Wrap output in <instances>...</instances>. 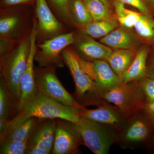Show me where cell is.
I'll list each match as a JSON object with an SVG mask.
<instances>
[{
  "mask_svg": "<svg viewBox=\"0 0 154 154\" xmlns=\"http://www.w3.org/2000/svg\"><path fill=\"white\" fill-rule=\"evenodd\" d=\"M146 77L154 79V51L148 57Z\"/></svg>",
  "mask_w": 154,
  "mask_h": 154,
  "instance_id": "cell-34",
  "label": "cell"
},
{
  "mask_svg": "<svg viewBox=\"0 0 154 154\" xmlns=\"http://www.w3.org/2000/svg\"><path fill=\"white\" fill-rule=\"evenodd\" d=\"M134 28L144 44L154 48V17L139 13Z\"/></svg>",
  "mask_w": 154,
  "mask_h": 154,
  "instance_id": "cell-22",
  "label": "cell"
},
{
  "mask_svg": "<svg viewBox=\"0 0 154 154\" xmlns=\"http://www.w3.org/2000/svg\"><path fill=\"white\" fill-rule=\"evenodd\" d=\"M76 124L85 145L94 154H108L112 145L118 142L119 133L110 127L83 117Z\"/></svg>",
  "mask_w": 154,
  "mask_h": 154,
  "instance_id": "cell-4",
  "label": "cell"
},
{
  "mask_svg": "<svg viewBox=\"0 0 154 154\" xmlns=\"http://www.w3.org/2000/svg\"><path fill=\"white\" fill-rule=\"evenodd\" d=\"M48 152L37 148L27 147L25 154H49Z\"/></svg>",
  "mask_w": 154,
  "mask_h": 154,
  "instance_id": "cell-36",
  "label": "cell"
},
{
  "mask_svg": "<svg viewBox=\"0 0 154 154\" xmlns=\"http://www.w3.org/2000/svg\"><path fill=\"white\" fill-rule=\"evenodd\" d=\"M146 96V103L154 102V79L148 77L138 80Z\"/></svg>",
  "mask_w": 154,
  "mask_h": 154,
  "instance_id": "cell-28",
  "label": "cell"
},
{
  "mask_svg": "<svg viewBox=\"0 0 154 154\" xmlns=\"http://www.w3.org/2000/svg\"><path fill=\"white\" fill-rule=\"evenodd\" d=\"M30 32L26 33L14 48L0 57V75L17 102H19L20 82L28 64L30 48Z\"/></svg>",
  "mask_w": 154,
  "mask_h": 154,
  "instance_id": "cell-1",
  "label": "cell"
},
{
  "mask_svg": "<svg viewBox=\"0 0 154 154\" xmlns=\"http://www.w3.org/2000/svg\"><path fill=\"white\" fill-rule=\"evenodd\" d=\"M125 4L134 7L140 13L154 17V14L146 2L145 0H117Z\"/></svg>",
  "mask_w": 154,
  "mask_h": 154,
  "instance_id": "cell-29",
  "label": "cell"
},
{
  "mask_svg": "<svg viewBox=\"0 0 154 154\" xmlns=\"http://www.w3.org/2000/svg\"><path fill=\"white\" fill-rule=\"evenodd\" d=\"M56 119H39L28 139L27 147L37 148L51 153Z\"/></svg>",
  "mask_w": 154,
  "mask_h": 154,
  "instance_id": "cell-16",
  "label": "cell"
},
{
  "mask_svg": "<svg viewBox=\"0 0 154 154\" xmlns=\"http://www.w3.org/2000/svg\"><path fill=\"white\" fill-rule=\"evenodd\" d=\"M137 50L132 49H115L106 61L116 74L122 79L134 60Z\"/></svg>",
  "mask_w": 154,
  "mask_h": 154,
  "instance_id": "cell-20",
  "label": "cell"
},
{
  "mask_svg": "<svg viewBox=\"0 0 154 154\" xmlns=\"http://www.w3.org/2000/svg\"><path fill=\"white\" fill-rule=\"evenodd\" d=\"M58 16L66 24L72 23L70 16V0H51Z\"/></svg>",
  "mask_w": 154,
  "mask_h": 154,
  "instance_id": "cell-27",
  "label": "cell"
},
{
  "mask_svg": "<svg viewBox=\"0 0 154 154\" xmlns=\"http://www.w3.org/2000/svg\"><path fill=\"white\" fill-rule=\"evenodd\" d=\"M32 0H2V5L3 8H6L29 3Z\"/></svg>",
  "mask_w": 154,
  "mask_h": 154,
  "instance_id": "cell-35",
  "label": "cell"
},
{
  "mask_svg": "<svg viewBox=\"0 0 154 154\" xmlns=\"http://www.w3.org/2000/svg\"><path fill=\"white\" fill-rule=\"evenodd\" d=\"M79 114L80 117H85L110 127L119 134L127 119L118 107L115 105H109L108 103L93 110L84 107L80 110Z\"/></svg>",
  "mask_w": 154,
  "mask_h": 154,
  "instance_id": "cell-13",
  "label": "cell"
},
{
  "mask_svg": "<svg viewBox=\"0 0 154 154\" xmlns=\"http://www.w3.org/2000/svg\"><path fill=\"white\" fill-rule=\"evenodd\" d=\"M75 35V32L65 33L38 44L34 60L37 62L39 67H63L65 63L62 52L65 48L73 44Z\"/></svg>",
  "mask_w": 154,
  "mask_h": 154,
  "instance_id": "cell-7",
  "label": "cell"
},
{
  "mask_svg": "<svg viewBox=\"0 0 154 154\" xmlns=\"http://www.w3.org/2000/svg\"><path fill=\"white\" fill-rule=\"evenodd\" d=\"M150 46L143 44L137 50L133 61L122 79V82L127 83L138 81L146 77L148 57Z\"/></svg>",
  "mask_w": 154,
  "mask_h": 154,
  "instance_id": "cell-19",
  "label": "cell"
},
{
  "mask_svg": "<svg viewBox=\"0 0 154 154\" xmlns=\"http://www.w3.org/2000/svg\"><path fill=\"white\" fill-rule=\"evenodd\" d=\"M39 118L30 116L26 110L19 111L9 120L7 127L0 132V143L7 141H22L28 138Z\"/></svg>",
  "mask_w": 154,
  "mask_h": 154,
  "instance_id": "cell-12",
  "label": "cell"
},
{
  "mask_svg": "<svg viewBox=\"0 0 154 154\" xmlns=\"http://www.w3.org/2000/svg\"><path fill=\"white\" fill-rule=\"evenodd\" d=\"M69 10L72 22L80 29L93 22L91 14L83 0H70Z\"/></svg>",
  "mask_w": 154,
  "mask_h": 154,
  "instance_id": "cell-24",
  "label": "cell"
},
{
  "mask_svg": "<svg viewBox=\"0 0 154 154\" xmlns=\"http://www.w3.org/2000/svg\"><path fill=\"white\" fill-rule=\"evenodd\" d=\"M100 42L111 48L137 50L144 43L135 31L119 26L107 35L102 37Z\"/></svg>",
  "mask_w": 154,
  "mask_h": 154,
  "instance_id": "cell-17",
  "label": "cell"
},
{
  "mask_svg": "<svg viewBox=\"0 0 154 154\" xmlns=\"http://www.w3.org/2000/svg\"><path fill=\"white\" fill-rule=\"evenodd\" d=\"M72 45L79 56L90 61L106 60L113 51L110 47L81 32L75 34V42Z\"/></svg>",
  "mask_w": 154,
  "mask_h": 154,
  "instance_id": "cell-15",
  "label": "cell"
},
{
  "mask_svg": "<svg viewBox=\"0 0 154 154\" xmlns=\"http://www.w3.org/2000/svg\"><path fill=\"white\" fill-rule=\"evenodd\" d=\"M79 61L84 71L91 77L92 79L95 81L96 76L94 62L86 60L79 56Z\"/></svg>",
  "mask_w": 154,
  "mask_h": 154,
  "instance_id": "cell-32",
  "label": "cell"
},
{
  "mask_svg": "<svg viewBox=\"0 0 154 154\" xmlns=\"http://www.w3.org/2000/svg\"><path fill=\"white\" fill-rule=\"evenodd\" d=\"M101 2H102L105 5L107 6V7H110V4H109L108 0H100Z\"/></svg>",
  "mask_w": 154,
  "mask_h": 154,
  "instance_id": "cell-38",
  "label": "cell"
},
{
  "mask_svg": "<svg viewBox=\"0 0 154 154\" xmlns=\"http://www.w3.org/2000/svg\"><path fill=\"white\" fill-rule=\"evenodd\" d=\"M22 110L27 111L30 116L39 119H62L75 123L81 117L79 114L81 110L62 105L38 91Z\"/></svg>",
  "mask_w": 154,
  "mask_h": 154,
  "instance_id": "cell-6",
  "label": "cell"
},
{
  "mask_svg": "<svg viewBox=\"0 0 154 154\" xmlns=\"http://www.w3.org/2000/svg\"><path fill=\"white\" fill-rule=\"evenodd\" d=\"M102 100L104 103L114 104L127 119L140 112L146 103L143 89L139 81L120 83L102 94Z\"/></svg>",
  "mask_w": 154,
  "mask_h": 154,
  "instance_id": "cell-3",
  "label": "cell"
},
{
  "mask_svg": "<svg viewBox=\"0 0 154 154\" xmlns=\"http://www.w3.org/2000/svg\"><path fill=\"white\" fill-rule=\"evenodd\" d=\"M37 90L50 99L62 105L81 110L84 107L60 82L56 74V67H34Z\"/></svg>",
  "mask_w": 154,
  "mask_h": 154,
  "instance_id": "cell-5",
  "label": "cell"
},
{
  "mask_svg": "<svg viewBox=\"0 0 154 154\" xmlns=\"http://www.w3.org/2000/svg\"><path fill=\"white\" fill-rule=\"evenodd\" d=\"M117 19L93 21L80 29V32L93 38H102L119 26Z\"/></svg>",
  "mask_w": 154,
  "mask_h": 154,
  "instance_id": "cell-23",
  "label": "cell"
},
{
  "mask_svg": "<svg viewBox=\"0 0 154 154\" xmlns=\"http://www.w3.org/2000/svg\"><path fill=\"white\" fill-rule=\"evenodd\" d=\"M151 146L152 147H154V137H153L152 138V141H151Z\"/></svg>",
  "mask_w": 154,
  "mask_h": 154,
  "instance_id": "cell-39",
  "label": "cell"
},
{
  "mask_svg": "<svg viewBox=\"0 0 154 154\" xmlns=\"http://www.w3.org/2000/svg\"><path fill=\"white\" fill-rule=\"evenodd\" d=\"M91 14L93 21L111 20L116 19L112 15L109 7L100 0H83Z\"/></svg>",
  "mask_w": 154,
  "mask_h": 154,
  "instance_id": "cell-25",
  "label": "cell"
},
{
  "mask_svg": "<svg viewBox=\"0 0 154 154\" xmlns=\"http://www.w3.org/2000/svg\"><path fill=\"white\" fill-rule=\"evenodd\" d=\"M146 2L154 14V0H145Z\"/></svg>",
  "mask_w": 154,
  "mask_h": 154,
  "instance_id": "cell-37",
  "label": "cell"
},
{
  "mask_svg": "<svg viewBox=\"0 0 154 154\" xmlns=\"http://www.w3.org/2000/svg\"><path fill=\"white\" fill-rule=\"evenodd\" d=\"M37 30V20L36 18L34 17L30 32V48L28 64L20 82L21 94L19 102V111L38 92L36 85L34 66V57L37 49L36 45Z\"/></svg>",
  "mask_w": 154,
  "mask_h": 154,
  "instance_id": "cell-9",
  "label": "cell"
},
{
  "mask_svg": "<svg viewBox=\"0 0 154 154\" xmlns=\"http://www.w3.org/2000/svg\"><path fill=\"white\" fill-rule=\"evenodd\" d=\"M19 102L3 79L0 80V118L11 120L19 113Z\"/></svg>",
  "mask_w": 154,
  "mask_h": 154,
  "instance_id": "cell-21",
  "label": "cell"
},
{
  "mask_svg": "<svg viewBox=\"0 0 154 154\" xmlns=\"http://www.w3.org/2000/svg\"><path fill=\"white\" fill-rule=\"evenodd\" d=\"M125 5L124 3L120 1L114 0L113 5L117 18L124 17L128 14V10L125 8Z\"/></svg>",
  "mask_w": 154,
  "mask_h": 154,
  "instance_id": "cell-33",
  "label": "cell"
},
{
  "mask_svg": "<svg viewBox=\"0 0 154 154\" xmlns=\"http://www.w3.org/2000/svg\"><path fill=\"white\" fill-rule=\"evenodd\" d=\"M36 39L42 42L66 33L65 28L53 14L45 0H36Z\"/></svg>",
  "mask_w": 154,
  "mask_h": 154,
  "instance_id": "cell-10",
  "label": "cell"
},
{
  "mask_svg": "<svg viewBox=\"0 0 154 154\" xmlns=\"http://www.w3.org/2000/svg\"><path fill=\"white\" fill-rule=\"evenodd\" d=\"M152 134L148 121L139 112L127 119L119 134L118 142L128 146L139 144L149 140Z\"/></svg>",
  "mask_w": 154,
  "mask_h": 154,
  "instance_id": "cell-11",
  "label": "cell"
},
{
  "mask_svg": "<svg viewBox=\"0 0 154 154\" xmlns=\"http://www.w3.org/2000/svg\"><path fill=\"white\" fill-rule=\"evenodd\" d=\"M64 63L73 79L75 91L74 98L83 107L99 106L104 104L101 99L95 81L84 71L79 61V55L72 46H69L62 52Z\"/></svg>",
  "mask_w": 154,
  "mask_h": 154,
  "instance_id": "cell-2",
  "label": "cell"
},
{
  "mask_svg": "<svg viewBox=\"0 0 154 154\" xmlns=\"http://www.w3.org/2000/svg\"><path fill=\"white\" fill-rule=\"evenodd\" d=\"M85 145L76 124L65 119H56L53 154L77 153L79 147Z\"/></svg>",
  "mask_w": 154,
  "mask_h": 154,
  "instance_id": "cell-8",
  "label": "cell"
},
{
  "mask_svg": "<svg viewBox=\"0 0 154 154\" xmlns=\"http://www.w3.org/2000/svg\"><path fill=\"white\" fill-rule=\"evenodd\" d=\"M139 13L128 10V14L125 17L117 18L120 26L128 29L134 28V24L138 17Z\"/></svg>",
  "mask_w": 154,
  "mask_h": 154,
  "instance_id": "cell-30",
  "label": "cell"
},
{
  "mask_svg": "<svg viewBox=\"0 0 154 154\" xmlns=\"http://www.w3.org/2000/svg\"><path fill=\"white\" fill-rule=\"evenodd\" d=\"M93 62L96 76L95 82L102 100V94L115 88L122 82L107 61L96 60Z\"/></svg>",
  "mask_w": 154,
  "mask_h": 154,
  "instance_id": "cell-18",
  "label": "cell"
},
{
  "mask_svg": "<svg viewBox=\"0 0 154 154\" xmlns=\"http://www.w3.org/2000/svg\"><path fill=\"white\" fill-rule=\"evenodd\" d=\"M28 139L22 141H12L0 143V154H25Z\"/></svg>",
  "mask_w": 154,
  "mask_h": 154,
  "instance_id": "cell-26",
  "label": "cell"
},
{
  "mask_svg": "<svg viewBox=\"0 0 154 154\" xmlns=\"http://www.w3.org/2000/svg\"><path fill=\"white\" fill-rule=\"evenodd\" d=\"M29 15L2 10L0 17V37L19 41L31 30L26 29Z\"/></svg>",
  "mask_w": 154,
  "mask_h": 154,
  "instance_id": "cell-14",
  "label": "cell"
},
{
  "mask_svg": "<svg viewBox=\"0 0 154 154\" xmlns=\"http://www.w3.org/2000/svg\"><path fill=\"white\" fill-rule=\"evenodd\" d=\"M140 112L145 116L154 134V102L146 103Z\"/></svg>",
  "mask_w": 154,
  "mask_h": 154,
  "instance_id": "cell-31",
  "label": "cell"
}]
</instances>
